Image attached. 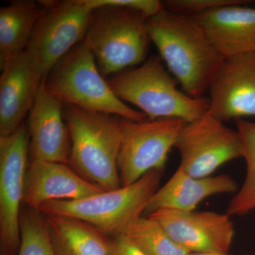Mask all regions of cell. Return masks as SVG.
Listing matches in <instances>:
<instances>
[{
	"mask_svg": "<svg viewBox=\"0 0 255 255\" xmlns=\"http://www.w3.org/2000/svg\"><path fill=\"white\" fill-rule=\"evenodd\" d=\"M151 42L183 91L201 98L224 58L194 18L162 9L147 19Z\"/></svg>",
	"mask_w": 255,
	"mask_h": 255,
	"instance_id": "6da1fadb",
	"label": "cell"
},
{
	"mask_svg": "<svg viewBox=\"0 0 255 255\" xmlns=\"http://www.w3.org/2000/svg\"><path fill=\"white\" fill-rule=\"evenodd\" d=\"M71 140L69 165L105 191L122 187L118 157L122 143L120 118L64 105Z\"/></svg>",
	"mask_w": 255,
	"mask_h": 255,
	"instance_id": "7a4b0ae2",
	"label": "cell"
},
{
	"mask_svg": "<svg viewBox=\"0 0 255 255\" xmlns=\"http://www.w3.org/2000/svg\"><path fill=\"white\" fill-rule=\"evenodd\" d=\"M159 56L107 80L116 95L140 109L147 119H178L190 123L207 113L209 99L194 98L177 88V80Z\"/></svg>",
	"mask_w": 255,
	"mask_h": 255,
	"instance_id": "3957f363",
	"label": "cell"
},
{
	"mask_svg": "<svg viewBox=\"0 0 255 255\" xmlns=\"http://www.w3.org/2000/svg\"><path fill=\"white\" fill-rule=\"evenodd\" d=\"M43 84L63 105L135 122L147 119L114 94L84 40L55 64Z\"/></svg>",
	"mask_w": 255,
	"mask_h": 255,
	"instance_id": "277c9868",
	"label": "cell"
},
{
	"mask_svg": "<svg viewBox=\"0 0 255 255\" xmlns=\"http://www.w3.org/2000/svg\"><path fill=\"white\" fill-rule=\"evenodd\" d=\"M147 19L142 13L130 8L102 6L92 10L84 41L104 78L147 60L151 42Z\"/></svg>",
	"mask_w": 255,
	"mask_h": 255,
	"instance_id": "5b68a950",
	"label": "cell"
},
{
	"mask_svg": "<svg viewBox=\"0 0 255 255\" xmlns=\"http://www.w3.org/2000/svg\"><path fill=\"white\" fill-rule=\"evenodd\" d=\"M153 169L137 182L75 201H52L40 207L45 215L70 216L90 223L107 236L123 235L145 213L163 175Z\"/></svg>",
	"mask_w": 255,
	"mask_h": 255,
	"instance_id": "8992f818",
	"label": "cell"
},
{
	"mask_svg": "<svg viewBox=\"0 0 255 255\" xmlns=\"http://www.w3.org/2000/svg\"><path fill=\"white\" fill-rule=\"evenodd\" d=\"M41 14L25 51L43 78L85 39L92 9L86 0L39 1Z\"/></svg>",
	"mask_w": 255,
	"mask_h": 255,
	"instance_id": "52a82bcc",
	"label": "cell"
},
{
	"mask_svg": "<svg viewBox=\"0 0 255 255\" xmlns=\"http://www.w3.org/2000/svg\"><path fill=\"white\" fill-rule=\"evenodd\" d=\"M122 138L118 157L122 187L133 184L153 169H164L171 149L186 122L178 119L120 118Z\"/></svg>",
	"mask_w": 255,
	"mask_h": 255,
	"instance_id": "ba28073f",
	"label": "cell"
},
{
	"mask_svg": "<svg viewBox=\"0 0 255 255\" xmlns=\"http://www.w3.org/2000/svg\"><path fill=\"white\" fill-rule=\"evenodd\" d=\"M30 136L28 124L0 136L1 255H17L21 243L20 215L24 195Z\"/></svg>",
	"mask_w": 255,
	"mask_h": 255,
	"instance_id": "9c48e42d",
	"label": "cell"
},
{
	"mask_svg": "<svg viewBox=\"0 0 255 255\" xmlns=\"http://www.w3.org/2000/svg\"><path fill=\"white\" fill-rule=\"evenodd\" d=\"M174 147L181 157V167L194 177L211 176L223 164L242 157L237 130L225 126L209 112L186 123Z\"/></svg>",
	"mask_w": 255,
	"mask_h": 255,
	"instance_id": "30bf717a",
	"label": "cell"
},
{
	"mask_svg": "<svg viewBox=\"0 0 255 255\" xmlns=\"http://www.w3.org/2000/svg\"><path fill=\"white\" fill-rule=\"evenodd\" d=\"M147 216L190 253H228L232 246L234 225L227 213L159 209Z\"/></svg>",
	"mask_w": 255,
	"mask_h": 255,
	"instance_id": "8fae6325",
	"label": "cell"
},
{
	"mask_svg": "<svg viewBox=\"0 0 255 255\" xmlns=\"http://www.w3.org/2000/svg\"><path fill=\"white\" fill-rule=\"evenodd\" d=\"M209 91V112L219 120L255 117V53L223 59Z\"/></svg>",
	"mask_w": 255,
	"mask_h": 255,
	"instance_id": "7c38bea8",
	"label": "cell"
},
{
	"mask_svg": "<svg viewBox=\"0 0 255 255\" xmlns=\"http://www.w3.org/2000/svg\"><path fill=\"white\" fill-rule=\"evenodd\" d=\"M0 68V136H7L25 122L43 78L26 51Z\"/></svg>",
	"mask_w": 255,
	"mask_h": 255,
	"instance_id": "4fadbf2b",
	"label": "cell"
},
{
	"mask_svg": "<svg viewBox=\"0 0 255 255\" xmlns=\"http://www.w3.org/2000/svg\"><path fill=\"white\" fill-rule=\"evenodd\" d=\"M63 111V104L42 83L28 114L31 161L69 164L71 140Z\"/></svg>",
	"mask_w": 255,
	"mask_h": 255,
	"instance_id": "5bb4252c",
	"label": "cell"
},
{
	"mask_svg": "<svg viewBox=\"0 0 255 255\" xmlns=\"http://www.w3.org/2000/svg\"><path fill=\"white\" fill-rule=\"evenodd\" d=\"M103 191L68 164L31 161L26 171L23 205L39 210L49 201L80 200Z\"/></svg>",
	"mask_w": 255,
	"mask_h": 255,
	"instance_id": "9a60e30c",
	"label": "cell"
},
{
	"mask_svg": "<svg viewBox=\"0 0 255 255\" xmlns=\"http://www.w3.org/2000/svg\"><path fill=\"white\" fill-rule=\"evenodd\" d=\"M194 19L223 58L255 53V6H221Z\"/></svg>",
	"mask_w": 255,
	"mask_h": 255,
	"instance_id": "2e32d148",
	"label": "cell"
},
{
	"mask_svg": "<svg viewBox=\"0 0 255 255\" xmlns=\"http://www.w3.org/2000/svg\"><path fill=\"white\" fill-rule=\"evenodd\" d=\"M238 191L236 181L228 174L194 177L179 166L170 179L151 197L144 214L147 216L159 209L195 211L206 198Z\"/></svg>",
	"mask_w": 255,
	"mask_h": 255,
	"instance_id": "e0dca14e",
	"label": "cell"
},
{
	"mask_svg": "<svg viewBox=\"0 0 255 255\" xmlns=\"http://www.w3.org/2000/svg\"><path fill=\"white\" fill-rule=\"evenodd\" d=\"M46 216L55 255H112L110 240L90 223L70 216Z\"/></svg>",
	"mask_w": 255,
	"mask_h": 255,
	"instance_id": "ac0fdd59",
	"label": "cell"
},
{
	"mask_svg": "<svg viewBox=\"0 0 255 255\" xmlns=\"http://www.w3.org/2000/svg\"><path fill=\"white\" fill-rule=\"evenodd\" d=\"M41 14L39 1L14 0L0 9V66L26 50Z\"/></svg>",
	"mask_w": 255,
	"mask_h": 255,
	"instance_id": "d6986e66",
	"label": "cell"
},
{
	"mask_svg": "<svg viewBox=\"0 0 255 255\" xmlns=\"http://www.w3.org/2000/svg\"><path fill=\"white\" fill-rule=\"evenodd\" d=\"M241 138L242 157L246 162V177L241 189L230 201L227 214L243 216L255 209V124L243 119L237 121Z\"/></svg>",
	"mask_w": 255,
	"mask_h": 255,
	"instance_id": "ffe728a7",
	"label": "cell"
},
{
	"mask_svg": "<svg viewBox=\"0 0 255 255\" xmlns=\"http://www.w3.org/2000/svg\"><path fill=\"white\" fill-rule=\"evenodd\" d=\"M147 255H189V252L178 245L155 220L142 216L124 233Z\"/></svg>",
	"mask_w": 255,
	"mask_h": 255,
	"instance_id": "44dd1931",
	"label": "cell"
},
{
	"mask_svg": "<svg viewBox=\"0 0 255 255\" xmlns=\"http://www.w3.org/2000/svg\"><path fill=\"white\" fill-rule=\"evenodd\" d=\"M21 243L17 255H55L46 215L22 206L20 215Z\"/></svg>",
	"mask_w": 255,
	"mask_h": 255,
	"instance_id": "7402d4cb",
	"label": "cell"
},
{
	"mask_svg": "<svg viewBox=\"0 0 255 255\" xmlns=\"http://www.w3.org/2000/svg\"><path fill=\"white\" fill-rule=\"evenodd\" d=\"M243 0H166L164 9L175 14L195 18L216 8L232 4H243Z\"/></svg>",
	"mask_w": 255,
	"mask_h": 255,
	"instance_id": "603a6c76",
	"label": "cell"
},
{
	"mask_svg": "<svg viewBox=\"0 0 255 255\" xmlns=\"http://www.w3.org/2000/svg\"><path fill=\"white\" fill-rule=\"evenodd\" d=\"M92 10L102 6H121L130 8L142 13L147 18L155 16L163 9L158 0H86Z\"/></svg>",
	"mask_w": 255,
	"mask_h": 255,
	"instance_id": "cb8c5ba5",
	"label": "cell"
},
{
	"mask_svg": "<svg viewBox=\"0 0 255 255\" xmlns=\"http://www.w3.org/2000/svg\"><path fill=\"white\" fill-rule=\"evenodd\" d=\"M110 241L112 255H147L124 235L112 238Z\"/></svg>",
	"mask_w": 255,
	"mask_h": 255,
	"instance_id": "d4e9b609",
	"label": "cell"
},
{
	"mask_svg": "<svg viewBox=\"0 0 255 255\" xmlns=\"http://www.w3.org/2000/svg\"><path fill=\"white\" fill-rule=\"evenodd\" d=\"M189 255H231L228 253H215V252H209V253H192Z\"/></svg>",
	"mask_w": 255,
	"mask_h": 255,
	"instance_id": "484cf974",
	"label": "cell"
},
{
	"mask_svg": "<svg viewBox=\"0 0 255 255\" xmlns=\"http://www.w3.org/2000/svg\"></svg>",
	"mask_w": 255,
	"mask_h": 255,
	"instance_id": "4316f807",
	"label": "cell"
}]
</instances>
